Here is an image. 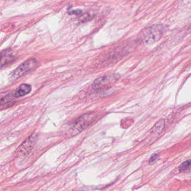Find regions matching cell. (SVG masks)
I'll return each mask as SVG.
<instances>
[{"mask_svg":"<svg viewBox=\"0 0 191 191\" xmlns=\"http://www.w3.org/2000/svg\"><path fill=\"white\" fill-rule=\"evenodd\" d=\"M164 32L161 25H154L143 29L139 34L138 40L143 45H152L161 39Z\"/></svg>","mask_w":191,"mask_h":191,"instance_id":"obj_1","label":"cell"},{"mask_svg":"<svg viewBox=\"0 0 191 191\" xmlns=\"http://www.w3.org/2000/svg\"><path fill=\"white\" fill-rule=\"evenodd\" d=\"M119 79V75L116 74H106L96 79L92 87L94 90H106L111 87V85L115 83Z\"/></svg>","mask_w":191,"mask_h":191,"instance_id":"obj_2","label":"cell"},{"mask_svg":"<svg viewBox=\"0 0 191 191\" xmlns=\"http://www.w3.org/2000/svg\"><path fill=\"white\" fill-rule=\"evenodd\" d=\"M37 61L35 59L31 58L27 60L20 64L11 76L12 80H17L35 69L37 66Z\"/></svg>","mask_w":191,"mask_h":191,"instance_id":"obj_3","label":"cell"},{"mask_svg":"<svg viewBox=\"0 0 191 191\" xmlns=\"http://www.w3.org/2000/svg\"><path fill=\"white\" fill-rule=\"evenodd\" d=\"M96 118V115L95 113H87L80 117L78 118L71 127L72 134H78L84 130L86 127L94 122Z\"/></svg>","mask_w":191,"mask_h":191,"instance_id":"obj_4","label":"cell"},{"mask_svg":"<svg viewBox=\"0 0 191 191\" xmlns=\"http://www.w3.org/2000/svg\"><path fill=\"white\" fill-rule=\"evenodd\" d=\"M36 141V135H32L21 144L17 149V155L19 157H25L31 152Z\"/></svg>","mask_w":191,"mask_h":191,"instance_id":"obj_5","label":"cell"},{"mask_svg":"<svg viewBox=\"0 0 191 191\" xmlns=\"http://www.w3.org/2000/svg\"><path fill=\"white\" fill-rule=\"evenodd\" d=\"M165 121L164 120H160L154 125L150 131L149 136L147 139L148 141L151 143V141H154L163 133L165 128Z\"/></svg>","mask_w":191,"mask_h":191,"instance_id":"obj_6","label":"cell"},{"mask_svg":"<svg viewBox=\"0 0 191 191\" xmlns=\"http://www.w3.org/2000/svg\"><path fill=\"white\" fill-rule=\"evenodd\" d=\"M15 59L14 56L11 54L5 53L0 55V69H3L10 64Z\"/></svg>","mask_w":191,"mask_h":191,"instance_id":"obj_7","label":"cell"},{"mask_svg":"<svg viewBox=\"0 0 191 191\" xmlns=\"http://www.w3.org/2000/svg\"><path fill=\"white\" fill-rule=\"evenodd\" d=\"M31 90H32V87L30 85L27 84H22L20 85L17 88V90H16L14 96L15 98L21 97L29 93Z\"/></svg>","mask_w":191,"mask_h":191,"instance_id":"obj_8","label":"cell"},{"mask_svg":"<svg viewBox=\"0 0 191 191\" xmlns=\"http://www.w3.org/2000/svg\"><path fill=\"white\" fill-rule=\"evenodd\" d=\"M190 165H191V160H188L184 162L181 164L179 166V170L181 172H187L190 169Z\"/></svg>","mask_w":191,"mask_h":191,"instance_id":"obj_9","label":"cell"},{"mask_svg":"<svg viewBox=\"0 0 191 191\" xmlns=\"http://www.w3.org/2000/svg\"><path fill=\"white\" fill-rule=\"evenodd\" d=\"M12 101V98H11V96H6L4 97L2 100H1L0 105L1 106H3L4 107H6V106H9V105L10 104L11 101Z\"/></svg>","mask_w":191,"mask_h":191,"instance_id":"obj_10","label":"cell"},{"mask_svg":"<svg viewBox=\"0 0 191 191\" xmlns=\"http://www.w3.org/2000/svg\"><path fill=\"white\" fill-rule=\"evenodd\" d=\"M82 17V20L81 21L82 22H85V21H89L92 18H93L94 15H93V13H89V12H86L85 14H82L81 15Z\"/></svg>","mask_w":191,"mask_h":191,"instance_id":"obj_11","label":"cell"},{"mask_svg":"<svg viewBox=\"0 0 191 191\" xmlns=\"http://www.w3.org/2000/svg\"><path fill=\"white\" fill-rule=\"evenodd\" d=\"M82 11L81 10H72L71 11L69 12V15H75L77 16H81L82 14Z\"/></svg>","mask_w":191,"mask_h":191,"instance_id":"obj_12","label":"cell"},{"mask_svg":"<svg viewBox=\"0 0 191 191\" xmlns=\"http://www.w3.org/2000/svg\"><path fill=\"white\" fill-rule=\"evenodd\" d=\"M159 155L158 154H155L151 156L150 159L149 160V164H153L155 163V162L158 159Z\"/></svg>","mask_w":191,"mask_h":191,"instance_id":"obj_13","label":"cell"}]
</instances>
